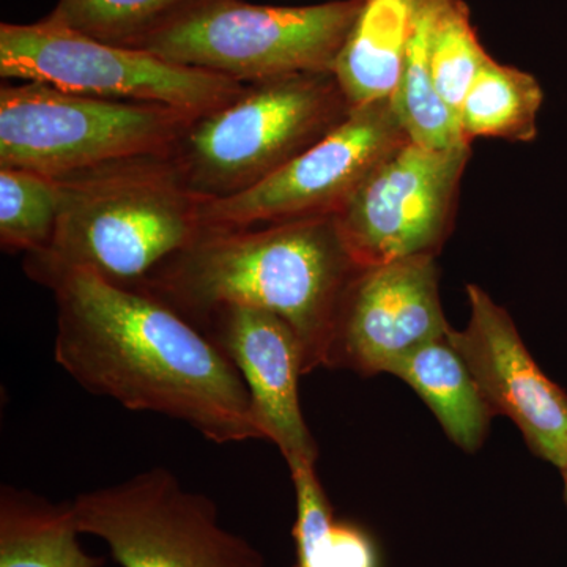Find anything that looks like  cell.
<instances>
[{
  "instance_id": "cell-1",
  "label": "cell",
  "mask_w": 567,
  "mask_h": 567,
  "mask_svg": "<svg viewBox=\"0 0 567 567\" xmlns=\"http://www.w3.org/2000/svg\"><path fill=\"white\" fill-rule=\"evenodd\" d=\"M24 268L54 295L55 363L78 385L132 412L188 424L216 445L265 442L240 372L173 308L37 254Z\"/></svg>"
},
{
  "instance_id": "cell-2",
  "label": "cell",
  "mask_w": 567,
  "mask_h": 567,
  "mask_svg": "<svg viewBox=\"0 0 567 567\" xmlns=\"http://www.w3.org/2000/svg\"><path fill=\"white\" fill-rule=\"evenodd\" d=\"M361 268L333 213L241 229L204 227L134 289L189 322L221 306L274 312L297 334L308 375L327 368L342 301Z\"/></svg>"
},
{
  "instance_id": "cell-3",
  "label": "cell",
  "mask_w": 567,
  "mask_h": 567,
  "mask_svg": "<svg viewBox=\"0 0 567 567\" xmlns=\"http://www.w3.org/2000/svg\"><path fill=\"white\" fill-rule=\"evenodd\" d=\"M50 248L37 256L141 286L204 230L203 200L167 156L126 159L65 175Z\"/></svg>"
},
{
  "instance_id": "cell-4",
  "label": "cell",
  "mask_w": 567,
  "mask_h": 567,
  "mask_svg": "<svg viewBox=\"0 0 567 567\" xmlns=\"http://www.w3.org/2000/svg\"><path fill=\"white\" fill-rule=\"evenodd\" d=\"M334 73L254 82L218 110L197 115L167 159L203 203L248 192L349 117Z\"/></svg>"
},
{
  "instance_id": "cell-5",
  "label": "cell",
  "mask_w": 567,
  "mask_h": 567,
  "mask_svg": "<svg viewBox=\"0 0 567 567\" xmlns=\"http://www.w3.org/2000/svg\"><path fill=\"white\" fill-rule=\"evenodd\" d=\"M361 0L311 7L203 0L134 47L164 61L254 84L334 73Z\"/></svg>"
},
{
  "instance_id": "cell-6",
  "label": "cell",
  "mask_w": 567,
  "mask_h": 567,
  "mask_svg": "<svg viewBox=\"0 0 567 567\" xmlns=\"http://www.w3.org/2000/svg\"><path fill=\"white\" fill-rule=\"evenodd\" d=\"M194 115L115 102L40 82L0 89V167L61 178L106 164L166 156Z\"/></svg>"
},
{
  "instance_id": "cell-7",
  "label": "cell",
  "mask_w": 567,
  "mask_h": 567,
  "mask_svg": "<svg viewBox=\"0 0 567 567\" xmlns=\"http://www.w3.org/2000/svg\"><path fill=\"white\" fill-rule=\"evenodd\" d=\"M0 74L115 102L163 104L194 117L233 102L248 85L91 39L47 18L0 24Z\"/></svg>"
},
{
  "instance_id": "cell-8",
  "label": "cell",
  "mask_w": 567,
  "mask_h": 567,
  "mask_svg": "<svg viewBox=\"0 0 567 567\" xmlns=\"http://www.w3.org/2000/svg\"><path fill=\"white\" fill-rule=\"evenodd\" d=\"M82 535L95 536L122 567H267L262 554L219 522L207 495L164 466L73 499Z\"/></svg>"
},
{
  "instance_id": "cell-9",
  "label": "cell",
  "mask_w": 567,
  "mask_h": 567,
  "mask_svg": "<svg viewBox=\"0 0 567 567\" xmlns=\"http://www.w3.org/2000/svg\"><path fill=\"white\" fill-rule=\"evenodd\" d=\"M470 142L445 148L406 141L375 167L338 213L360 267L439 254L450 234Z\"/></svg>"
},
{
  "instance_id": "cell-10",
  "label": "cell",
  "mask_w": 567,
  "mask_h": 567,
  "mask_svg": "<svg viewBox=\"0 0 567 567\" xmlns=\"http://www.w3.org/2000/svg\"><path fill=\"white\" fill-rule=\"evenodd\" d=\"M409 140L393 99L353 107L333 132L248 192L200 205L207 229H241L338 213Z\"/></svg>"
},
{
  "instance_id": "cell-11",
  "label": "cell",
  "mask_w": 567,
  "mask_h": 567,
  "mask_svg": "<svg viewBox=\"0 0 567 567\" xmlns=\"http://www.w3.org/2000/svg\"><path fill=\"white\" fill-rule=\"evenodd\" d=\"M434 256L361 268L347 290L328 354V369L390 374L416 349L445 338L450 323Z\"/></svg>"
},
{
  "instance_id": "cell-12",
  "label": "cell",
  "mask_w": 567,
  "mask_h": 567,
  "mask_svg": "<svg viewBox=\"0 0 567 567\" xmlns=\"http://www.w3.org/2000/svg\"><path fill=\"white\" fill-rule=\"evenodd\" d=\"M470 320L447 339L464 358L495 416L509 417L532 453L567 468V393L533 360L516 323L480 286H466Z\"/></svg>"
},
{
  "instance_id": "cell-13",
  "label": "cell",
  "mask_w": 567,
  "mask_h": 567,
  "mask_svg": "<svg viewBox=\"0 0 567 567\" xmlns=\"http://www.w3.org/2000/svg\"><path fill=\"white\" fill-rule=\"evenodd\" d=\"M192 323L240 372L265 442L278 446L289 468L316 465L319 447L298 393L305 375L303 350L289 323L274 312L246 306H221Z\"/></svg>"
},
{
  "instance_id": "cell-14",
  "label": "cell",
  "mask_w": 567,
  "mask_h": 567,
  "mask_svg": "<svg viewBox=\"0 0 567 567\" xmlns=\"http://www.w3.org/2000/svg\"><path fill=\"white\" fill-rule=\"evenodd\" d=\"M416 0H361L360 13L334 65L350 106L393 99L401 82Z\"/></svg>"
},
{
  "instance_id": "cell-15",
  "label": "cell",
  "mask_w": 567,
  "mask_h": 567,
  "mask_svg": "<svg viewBox=\"0 0 567 567\" xmlns=\"http://www.w3.org/2000/svg\"><path fill=\"white\" fill-rule=\"evenodd\" d=\"M390 374L416 391L461 450L476 453L486 442L494 412L447 334L406 354Z\"/></svg>"
},
{
  "instance_id": "cell-16",
  "label": "cell",
  "mask_w": 567,
  "mask_h": 567,
  "mask_svg": "<svg viewBox=\"0 0 567 567\" xmlns=\"http://www.w3.org/2000/svg\"><path fill=\"white\" fill-rule=\"evenodd\" d=\"M73 502L0 488V567H103L82 548Z\"/></svg>"
},
{
  "instance_id": "cell-17",
  "label": "cell",
  "mask_w": 567,
  "mask_h": 567,
  "mask_svg": "<svg viewBox=\"0 0 567 567\" xmlns=\"http://www.w3.org/2000/svg\"><path fill=\"white\" fill-rule=\"evenodd\" d=\"M445 3L446 0H416L404 69L393 95L394 110L409 140L432 148L468 142L462 136L458 118L442 102L432 84V39Z\"/></svg>"
},
{
  "instance_id": "cell-18",
  "label": "cell",
  "mask_w": 567,
  "mask_h": 567,
  "mask_svg": "<svg viewBox=\"0 0 567 567\" xmlns=\"http://www.w3.org/2000/svg\"><path fill=\"white\" fill-rule=\"evenodd\" d=\"M544 92L535 76L488 58L458 111L465 141L496 137L529 142L537 136Z\"/></svg>"
},
{
  "instance_id": "cell-19",
  "label": "cell",
  "mask_w": 567,
  "mask_h": 567,
  "mask_svg": "<svg viewBox=\"0 0 567 567\" xmlns=\"http://www.w3.org/2000/svg\"><path fill=\"white\" fill-rule=\"evenodd\" d=\"M290 475L297 494L295 567H375L374 548L364 533L334 522L316 465L293 466Z\"/></svg>"
},
{
  "instance_id": "cell-20",
  "label": "cell",
  "mask_w": 567,
  "mask_h": 567,
  "mask_svg": "<svg viewBox=\"0 0 567 567\" xmlns=\"http://www.w3.org/2000/svg\"><path fill=\"white\" fill-rule=\"evenodd\" d=\"M61 208V183L50 175L0 167V245L25 256L47 251Z\"/></svg>"
},
{
  "instance_id": "cell-21",
  "label": "cell",
  "mask_w": 567,
  "mask_h": 567,
  "mask_svg": "<svg viewBox=\"0 0 567 567\" xmlns=\"http://www.w3.org/2000/svg\"><path fill=\"white\" fill-rule=\"evenodd\" d=\"M199 2L203 0H59L47 20L104 43L134 48Z\"/></svg>"
},
{
  "instance_id": "cell-22",
  "label": "cell",
  "mask_w": 567,
  "mask_h": 567,
  "mask_svg": "<svg viewBox=\"0 0 567 567\" xmlns=\"http://www.w3.org/2000/svg\"><path fill=\"white\" fill-rule=\"evenodd\" d=\"M488 58L464 0H446L432 39L431 76L435 92L457 118L466 93Z\"/></svg>"
},
{
  "instance_id": "cell-23",
  "label": "cell",
  "mask_w": 567,
  "mask_h": 567,
  "mask_svg": "<svg viewBox=\"0 0 567 567\" xmlns=\"http://www.w3.org/2000/svg\"><path fill=\"white\" fill-rule=\"evenodd\" d=\"M563 480H565V499L567 505V468L561 472Z\"/></svg>"
}]
</instances>
